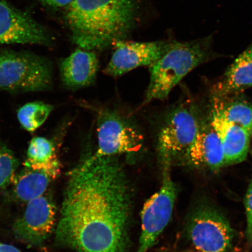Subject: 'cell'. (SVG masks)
<instances>
[{"label": "cell", "instance_id": "cell-13", "mask_svg": "<svg viewBox=\"0 0 252 252\" xmlns=\"http://www.w3.org/2000/svg\"><path fill=\"white\" fill-rule=\"evenodd\" d=\"M210 122L221 143L226 166L237 164L247 159L251 135L244 128L226 121L213 108Z\"/></svg>", "mask_w": 252, "mask_h": 252}, {"label": "cell", "instance_id": "cell-20", "mask_svg": "<svg viewBox=\"0 0 252 252\" xmlns=\"http://www.w3.org/2000/svg\"><path fill=\"white\" fill-rule=\"evenodd\" d=\"M19 165L14 153L0 139V190L11 185Z\"/></svg>", "mask_w": 252, "mask_h": 252}, {"label": "cell", "instance_id": "cell-5", "mask_svg": "<svg viewBox=\"0 0 252 252\" xmlns=\"http://www.w3.org/2000/svg\"><path fill=\"white\" fill-rule=\"evenodd\" d=\"M96 123L97 147L91 157L122 156L133 160L143 151L144 138L140 128L117 110H97Z\"/></svg>", "mask_w": 252, "mask_h": 252}, {"label": "cell", "instance_id": "cell-17", "mask_svg": "<svg viewBox=\"0 0 252 252\" xmlns=\"http://www.w3.org/2000/svg\"><path fill=\"white\" fill-rule=\"evenodd\" d=\"M55 179L45 172L25 167L15 176L12 194L16 200L28 203L46 193Z\"/></svg>", "mask_w": 252, "mask_h": 252}, {"label": "cell", "instance_id": "cell-21", "mask_svg": "<svg viewBox=\"0 0 252 252\" xmlns=\"http://www.w3.org/2000/svg\"><path fill=\"white\" fill-rule=\"evenodd\" d=\"M244 204L247 216L246 235L249 243L252 244V179L245 194Z\"/></svg>", "mask_w": 252, "mask_h": 252}, {"label": "cell", "instance_id": "cell-3", "mask_svg": "<svg viewBox=\"0 0 252 252\" xmlns=\"http://www.w3.org/2000/svg\"><path fill=\"white\" fill-rule=\"evenodd\" d=\"M220 56L213 49L212 35L189 42L172 41L165 54L149 67L150 83L144 103L166 99L191 71Z\"/></svg>", "mask_w": 252, "mask_h": 252}, {"label": "cell", "instance_id": "cell-7", "mask_svg": "<svg viewBox=\"0 0 252 252\" xmlns=\"http://www.w3.org/2000/svg\"><path fill=\"white\" fill-rule=\"evenodd\" d=\"M189 239L198 252H229L235 234L229 220L213 205L202 203L192 212L188 223Z\"/></svg>", "mask_w": 252, "mask_h": 252}, {"label": "cell", "instance_id": "cell-10", "mask_svg": "<svg viewBox=\"0 0 252 252\" xmlns=\"http://www.w3.org/2000/svg\"><path fill=\"white\" fill-rule=\"evenodd\" d=\"M116 50L107 65L104 73L113 77L122 76L142 66H151L161 58L168 49L171 42H150L119 41Z\"/></svg>", "mask_w": 252, "mask_h": 252}, {"label": "cell", "instance_id": "cell-14", "mask_svg": "<svg viewBox=\"0 0 252 252\" xmlns=\"http://www.w3.org/2000/svg\"><path fill=\"white\" fill-rule=\"evenodd\" d=\"M98 70L99 61L95 53L83 49L75 50L60 65L63 84L74 90L92 86Z\"/></svg>", "mask_w": 252, "mask_h": 252}, {"label": "cell", "instance_id": "cell-8", "mask_svg": "<svg viewBox=\"0 0 252 252\" xmlns=\"http://www.w3.org/2000/svg\"><path fill=\"white\" fill-rule=\"evenodd\" d=\"M161 186L144 204L141 213V232L136 252H148L171 220L178 188L171 169H163Z\"/></svg>", "mask_w": 252, "mask_h": 252}, {"label": "cell", "instance_id": "cell-4", "mask_svg": "<svg viewBox=\"0 0 252 252\" xmlns=\"http://www.w3.org/2000/svg\"><path fill=\"white\" fill-rule=\"evenodd\" d=\"M201 125L197 107L191 102L179 103L163 115L156 137L158 159L162 169L182 166Z\"/></svg>", "mask_w": 252, "mask_h": 252}, {"label": "cell", "instance_id": "cell-12", "mask_svg": "<svg viewBox=\"0 0 252 252\" xmlns=\"http://www.w3.org/2000/svg\"><path fill=\"white\" fill-rule=\"evenodd\" d=\"M182 166L219 171L225 166L221 143L211 122L201 124L196 139L183 160Z\"/></svg>", "mask_w": 252, "mask_h": 252}, {"label": "cell", "instance_id": "cell-2", "mask_svg": "<svg viewBox=\"0 0 252 252\" xmlns=\"http://www.w3.org/2000/svg\"><path fill=\"white\" fill-rule=\"evenodd\" d=\"M137 12L135 0H74L66 9L65 20L75 44L92 51L124 40Z\"/></svg>", "mask_w": 252, "mask_h": 252}, {"label": "cell", "instance_id": "cell-1", "mask_svg": "<svg viewBox=\"0 0 252 252\" xmlns=\"http://www.w3.org/2000/svg\"><path fill=\"white\" fill-rule=\"evenodd\" d=\"M121 157L88 155L68 173L56 241L77 252H126L131 187Z\"/></svg>", "mask_w": 252, "mask_h": 252}, {"label": "cell", "instance_id": "cell-15", "mask_svg": "<svg viewBox=\"0 0 252 252\" xmlns=\"http://www.w3.org/2000/svg\"><path fill=\"white\" fill-rule=\"evenodd\" d=\"M252 88V43L241 53L213 89L214 97H222L239 94Z\"/></svg>", "mask_w": 252, "mask_h": 252}, {"label": "cell", "instance_id": "cell-23", "mask_svg": "<svg viewBox=\"0 0 252 252\" xmlns=\"http://www.w3.org/2000/svg\"><path fill=\"white\" fill-rule=\"evenodd\" d=\"M0 252H23L18 248L7 244L0 242Z\"/></svg>", "mask_w": 252, "mask_h": 252}, {"label": "cell", "instance_id": "cell-19", "mask_svg": "<svg viewBox=\"0 0 252 252\" xmlns=\"http://www.w3.org/2000/svg\"><path fill=\"white\" fill-rule=\"evenodd\" d=\"M53 108L50 104L42 102L28 103L18 110V121L25 130L34 132L46 122Z\"/></svg>", "mask_w": 252, "mask_h": 252}, {"label": "cell", "instance_id": "cell-9", "mask_svg": "<svg viewBox=\"0 0 252 252\" xmlns=\"http://www.w3.org/2000/svg\"><path fill=\"white\" fill-rule=\"evenodd\" d=\"M25 212L16 220L12 230L20 241L34 247L45 243L56 222V207L48 193L28 201Z\"/></svg>", "mask_w": 252, "mask_h": 252}, {"label": "cell", "instance_id": "cell-6", "mask_svg": "<svg viewBox=\"0 0 252 252\" xmlns=\"http://www.w3.org/2000/svg\"><path fill=\"white\" fill-rule=\"evenodd\" d=\"M52 69L42 57L5 50L0 53V90L38 92L52 86Z\"/></svg>", "mask_w": 252, "mask_h": 252}, {"label": "cell", "instance_id": "cell-11", "mask_svg": "<svg viewBox=\"0 0 252 252\" xmlns=\"http://www.w3.org/2000/svg\"><path fill=\"white\" fill-rule=\"evenodd\" d=\"M49 42L45 29L32 18L0 0V44Z\"/></svg>", "mask_w": 252, "mask_h": 252}, {"label": "cell", "instance_id": "cell-18", "mask_svg": "<svg viewBox=\"0 0 252 252\" xmlns=\"http://www.w3.org/2000/svg\"><path fill=\"white\" fill-rule=\"evenodd\" d=\"M213 108L228 122L247 130L252 137V104L238 94L214 97Z\"/></svg>", "mask_w": 252, "mask_h": 252}, {"label": "cell", "instance_id": "cell-22", "mask_svg": "<svg viewBox=\"0 0 252 252\" xmlns=\"http://www.w3.org/2000/svg\"><path fill=\"white\" fill-rule=\"evenodd\" d=\"M53 8H67L74 0H37Z\"/></svg>", "mask_w": 252, "mask_h": 252}, {"label": "cell", "instance_id": "cell-16", "mask_svg": "<svg viewBox=\"0 0 252 252\" xmlns=\"http://www.w3.org/2000/svg\"><path fill=\"white\" fill-rule=\"evenodd\" d=\"M24 166L48 173L55 179L61 175L62 166L54 141L36 137L30 141Z\"/></svg>", "mask_w": 252, "mask_h": 252}]
</instances>
